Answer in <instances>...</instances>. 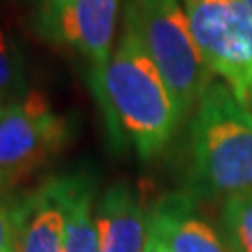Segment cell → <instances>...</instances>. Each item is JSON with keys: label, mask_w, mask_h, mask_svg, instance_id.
<instances>
[{"label": "cell", "mask_w": 252, "mask_h": 252, "mask_svg": "<svg viewBox=\"0 0 252 252\" xmlns=\"http://www.w3.org/2000/svg\"><path fill=\"white\" fill-rule=\"evenodd\" d=\"M92 86L112 136L127 140L144 161L166 148L183 122L161 73L127 21L107 67L92 73Z\"/></svg>", "instance_id": "1"}, {"label": "cell", "mask_w": 252, "mask_h": 252, "mask_svg": "<svg viewBox=\"0 0 252 252\" xmlns=\"http://www.w3.org/2000/svg\"><path fill=\"white\" fill-rule=\"evenodd\" d=\"M192 196L252 192V112L220 81L209 82L190 122Z\"/></svg>", "instance_id": "2"}, {"label": "cell", "mask_w": 252, "mask_h": 252, "mask_svg": "<svg viewBox=\"0 0 252 252\" xmlns=\"http://www.w3.org/2000/svg\"><path fill=\"white\" fill-rule=\"evenodd\" d=\"M124 21L136 32L185 120L213 81L190 34L185 9L178 0H129Z\"/></svg>", "instance_id": "3"}, {"label": "cell", "mask_w": 252, "mask_h": 252, "mask_svg": "<svg viewBox=\"0 0 252 252\" xmlns=\"http://www.w3.org/2000/svg\"><path fill=\"white\" fill-rule=\"evenodd\" d=\"M190 34L211 73L249 105L252 97V11L243 0H183Z\"/></svg>", "instance_id": "4"}, {"label": "cell", "mask_w": 252, "mask_h": 252, "mask_svg": "<svg viewBox=\"0 0 252 252\" xmlns=\"http://www.w3.org/2000/svg\"><path fill=\"white\" fill-rule=\"evenodd\" d=\"M69 140V124L41 92L4 107L0 118V185L27 176L51 161Z\"/></svg>", "instance_id": "5"}, {"label": "cell", "mask_w": 252, "mask_h": 252, "mask_svg": "<svg viewBox=\"0 0 252 252\" xmlns=\"http://www.w3.org/2000/svg\"><path fill=\"white\" fill-rule=\"evenodd\" d=\"M120 0H41L39 32L69 47L99 73L112 56Z\"/></svg>", "instance_id": "6"}, {"label": "cell", "mask_w": 252, "mask_h": 252, "mask_svg": "<svg viewBox=\"0 0 252 252\" xmlns=\"http://www.w3.org/2000/svg\"><path fill=\"white\" fill-rule=\"evenodd\" d=\"M150 234L170 252H234L226 237L198 215L190 192L168 194L153 206Z\"/></svg>", "instance_id": "7"}, {"label": "cell", "mask_w": 252, "mask_h": 252, "mask_svg": "<svg viewBox=\"0 0 252 252\" xmlns=\"http://www.w3.org/2000/svg\"><path fill=\"white\" fill-rule=\"evenodd\" d=\"M99 252H146L150 241V213L135 189L118 181L103 190L95 204Z\"/></svg>", "instance_id": "8"}, {"label": "cell", "mask_w": 252, "mask_h": 252, "mask_svg": "<svg viewBox=\"0 0 252 252\" xmlns=\"http://www.w3.org/2000/svg\"><path fill=\"white\" fill-rule=\"evenodd\" d=\"M53 181L63 209V252H99L94 180L88 174H69Z\"/></svg>", "instance_id": "9"}, {"label": "cell", "mask_w": 252, "mask_h": 252, "mask_svg": "<svg viewBox=\"0 0 252 252\" xmlns=\"http://www.w3.org/2000/svg\"><path fill=\"white\" fill-rule=\"evenodd\" d=\"M19 252H63V209L53 180L25 196Z\"/></svg>", "instance_id": "10"}, {"label": "cell", "mask_w": 252, "mask_h": 252, "mask_svg": "<svg viewBox=\"0 0 252 252\" xmlns=\"http://www.w3.org/2000/svg\"><path fill=\"white\" fill-rule=\"evenodd\" d=\"M222 228L232 251L252 252V192L224 200Z\"/></svg>", "instance_id": "11"}, {"label": "cell", "mask_w": 252, "mask_h": 252, "mask_svg": "<svg viewBox=\"0 0 252 252\" xmlns=\"http://www.w3.org/2000/svg\"><path fill=\"white\" fill-rule=\"evenodd\" d=\"M25 198L0 194V252H19Z\"/></svg>", "instance_id": "12"}, {"label": "cell", "mask_w": 252, "mask_h": 252, "mask_svg": "<svg viewBox=\"0 0 252 252\" xmlns=\"http://www.w3.org/2000/svg\"><path fill=\"white\" fill-rule=\"evenodd\" d=\"M23 86V60L17 47L0 30V95L17 94Z\"/></svg>", "instance_id": "13"}, {"label": "cell", "mask_w": 252, "mask_h": 252, "mask_svg": "<svg viewBox=\"0 0 252 252\" xmlns=\"http://www.w3.org/2000/svg\"><path fill=\"white\" fill-rule=\"evenodd\" d=\"M146 252H170L164 245L155 237L153 234H150V241H148V247H146Z\"/></svg>", "instance_id": "14"}, {"label": "cell", "mask_w": 252, "mask_h": 252, "mask_svg": "<svg viewBox=\"0 0 252 252\" xmlns=\"http://www.w3.org/2000/svg\"><path fill=\"white\" fill-rule=\"evenodd\" d=\"M243 2L247 4V8H249V9L252 11V0H243Z\"/></svg>", "instance_id": "15"}, {"label": "cell", "mask_w": 252, "mask_h": 252, "mask_svg": "<svg viewBox=\"0 0 252 252\" xmlns=\"http://www.w3.org/2000/svg\"><path fill=\"white\" fill-rule=\"evenodd\" d=\"M2 112H4V107H2V105H0V118H2Z\"/></svg>", "instance_id": "16"}, {"label": "cell", "mask_w": 252, "mask_h": 252, "mask_svg": "<svg viewBox=\"0 0 252 252\" xmlns=\"http://www.w3.org/2000/svg\"><path fill=\"white\" fill-rule=\"evenodd\" d=\"M0 187H2V185H0Z\"/></svg>", "instance_id": "17"}]
</instances>
